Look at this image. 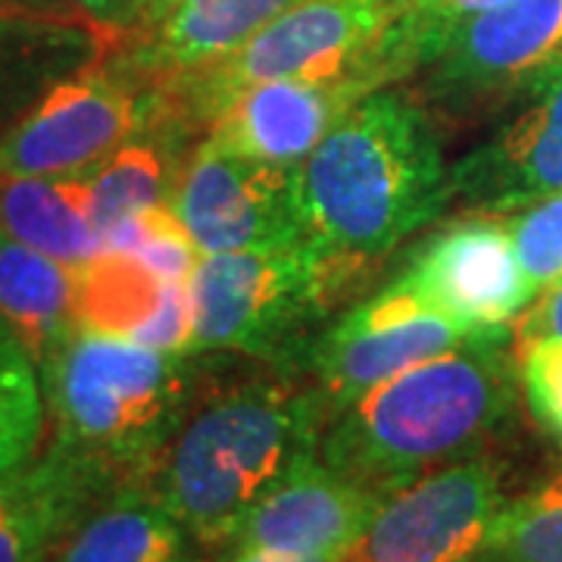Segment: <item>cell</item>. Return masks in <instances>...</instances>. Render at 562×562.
I'll use <instances>...</instances> for the list:
<instances>
[{
  "label": "cell",
  "mask_w": 562,
  "mask_h": 562,
  "mask_svg": "<svg viewBox=\"0 0 562 562\" xmlns=\"http://www.w3.org/2000/svg\"><path fill=\"white\" fill-rule=\"evenodd\" d=\"M447 201L450 172L428 110L397 91L362 98L294 172L297 241L325 303L353 297Z\"/></svg>",
  "instance_id": "cell-1"
},
{
  "label": "cell",
  "mask_w": 562,
  "mask_h": 562,
  "mask_svg": "<svg viewBox=\"0 0 562 562\" xmlns=\"http://www.w3.org/2000/svg\"><path fill=\"white\" fill-rule=\"evenodd\" d=\"M506 338H482L375 384L325 422L319 460L384 497L469 460L516 409Z\"/></svg>",
  "instance_id": "cell-2"
},
{
  "label": "cell",
  "mask_w": 562,
  "mask_h": 562,
  "mask_svg": "<svg viewBox=\"0 0 562 562\" xmlns=\"http://www.w3.org/2000/svg\"><path fill=\"white\" fill-rule=\"evenodd\" d=\"M328 409L291 372L228 387L188 409L154 472V497L201 547H225L247 513L319 450Z\"/></svg>",
  "instance_id": "cell-3"
},
{
  "label": "cell",
  "mask_w": 562,
  "mask_h": 562,
  "mask_svg": "<svg viewBox=\"0 0 562 562\" xmlns=\"http://www.w3.org/2000/svg\"><path fill=\"white\" fill-rule=\"evenodd\" d=\"M194 353L76 328L41 366L50 443L116 491L150 487L194 397Z\"/></svg>",
  "instance_id": "cell-4"
},
{
  "label": "cell",
  "mask_w": 562,
  "mask_h": 562,
  "mask_svg": "<svg viewBox=\"0 0 562 562\" xmlns=\"http://www.w3.org/2000/svg\"><path fill=\"white\" fill-rule=\"evenodd\" d=\"M194 347L235 350L279 366L303 357L313 325L331 313L319 288L316 266L301 241L213 254L191 276Z\"/></svg>",
  "instance_id": "cell-5"
},
{
  "label": "cell",
  "mask_w": 562,
  "mask_h": 562,
  "mask_svg": "<svg viewBox=\"0 0 562 562\" xmlns=\"http://www.w3.org/2000/svg\"><path fill=\"white\" fill-rule=\"evenodd\" d=\"M147 85L116 50L47 85L0 135V176L81 179L144 132Z\"/></svg>",
  "instance_id": "cell-6"
},
{
  "label": "cell",
  "mask_w": 562,
  "mask_h": 562,
  "mask_svg": "<svg viewBox=\"0 0 562 562\" xmlns=\"http://www.w3.org/2000/svg\"><path fill=\"white\" fill-rule=\"evenodd\" d=\"M497 338L428 310L401 281H391L369 301L357 303L310 344L303 369L319 391L328 419L375 384L465 344Z\"/></svg>",
  "instance_id": "cell-7"
},
{
  "label": "cell",
  "mask_w": 562,
  "mask_h": 562,
  "mask_svg": "<svg viewBox=\"0 0 562 562\" xmlns=\"http://www.w3.org/2000/svg\"><path fill=\"white\" fill-rule=\"evenodd\" d=\"M501 465L450 462L394 491L335 562H472L506 506Z\"/></svg>",
  "instance_id": "cell-8"
},
{
  "label": "cell",
  "mask_w": 562,
  "mask_h": 562,
  "mask_svg": "<svg viewBox=\"0 0 562 562\" xmlns=\"http://www.w3.org/2000/svg\"><path fill=\"white\" fill-rule=\"evenodd\" d=\"M294 172L210 135L181 157L169 206L206 257L297 241Z\"/></svg>",
  "instance_id": "cell-9"
},
{
  "label": "cell",
  "mask_w": 562,
  "mask_h": 562,
  "mask_svg": "<svg viewBox=\"0 0 562 562\" xmlns=\"http://www.w3.org/2000/svg\"><path fill=\"white\" fill-rule=\"evenodd\" d=\"M562 60V0H509L465 20L428 66L425 98L443 116H479Z\"/></svg>",
  "instance_id": "cell-10"
},
{
  "label": "cell",
  "mask_w": 562,
  "mask_h": 562,
  "mask_svg": "<svg viewBox=\"0 0 562 562\" xmlns=\"http://www.w3.org/2000/svg\"><path fill=\"white\" fill-rule=\"evenodd\" d=\"M428 310L469 325L479 335L506 328L535 301L538 288L525 276L509 222L472 216L447 225L409 260L397 279Z\"/></svg>",
  "instance_id": "cell-11"
},
{
  "label": "cell",
  "mask_w": 562,
  "mask_h": 562,
  "mask_svg": "<svg viewBox=\"0 0 562 562\" xmlns=\"http://www.w3.org/2000/svg\"><path fill=\"white\" fill-rule=\"evenodd\" d=\"M384 501L325 465L316 450L247 513L228 550L281 562L338 560Z\"/></svg>",
  "instance_id": "cell-12"
},
{
  "label": "cell",
  "mask_w": 562,
  "mask_h": 562,
  "mask_svg": "<svg viewBox=\"0 0 562 562\" xmlns=\"http://www.w3.org/2000/svg\"><path fill=\"white\" fill-rule=\"evenodd\" d=\"M525 106L450 169L465 210L506 213L562 191V60L525 88Z\"/></svg>",
  "instance_id": "cell-13"
},
{
  "label": "cell",
  "mask_w": 562,
  "mask_h": 562,
  "mask_svg": "<svg viewBox=\"0 0 562 562\" xmlns=\"http://www.w3.org/2000/svg\"><path fill=\"white\" fill-rule=\"evenodd\" d=\"M362 98L369 94L353 81H260L235 94L210 135L247 157L301 166Z\"/></svg>",
  "instance_id": "cell-14"
},
{
  "label": "cell",
  "mask_w": 562,
  "mask_h": 562,
  "mask_svg": "<svg viewBox=\"0 0 562 562\" xmlns=\"http://www.w3.org/2000/svg\"><path fill=\"white\" fill-rule=\"evenodd\" d=\"M116 487L98 469L47 443L0 482V562H47Z\"/></svg>",
  "instance_id": "cell-15"
},
{
  "label": "cell",
  "mask_w": 562,
  "mask_h": 562,
  "mask_svg": "<svg viewBox=\"0 0 562 562\" xmlns=\"http://www.w3.org/2000/svg\"><path fill=\"white\" fill-rule=\"evenodd\" d=\"M301 0H181L166 20L116 50L140 81L188 76L232 57Z\"/></svg>",
  "instance_id": "cell-16"
},
{
  "label": "cell",
  "mask_w": 562,
  "mask_h": 562,
  "mask_svg": "<svg viewBox=\"0 0 562 562\" xmlns=\"http://www.w3.org/2000/svg\"><path fill=\"white\" fill-rule=\"evenodd\" d=\"M76 266L0 232V328L38 362L50 360L76 325Z\"/></svg>",
  "instance_id": "cell-17"
},
{
  "label": "cell",
  "mask_w": 562,
  "mask_h": 562,
  "mask_svg": "<svg viewBox=\"0 0 562 562\" xmlns=\"http://www.w3.org/2000/svg\"><path fill=\"white\" fill-rule=\"evenodd\" d=\"M0 232L54 260L76 266L103 254L91 213L88 179H7L0 176Z\"/></svg>",
  "instance_id": "cell-18"
},
{
  "label": "cell",
  "mask_w": 562,
  "mask_h": 562,
  "mask_svg": "<svg viewBox=\"0 0 562 562\" xmlns=\"http://www.w3.org/2000/svg\"><path fill=\"white\" fill-rule=\"evenodd\" d=\"M188 541L150 487H122L47 562H188Z\"/></svg>",
  "instance_id": "cell-19"
},
{
  "label": "cell",
  "mask_w": 562,
  "mask_h": 562,
  "mask_svg": "<svg viewBox=\"0 0 562 562\" xmlns=\"http://www.w3.org/2000/svg\"><path fill=\"white\" fill-rule=\"evenodd\" d=\"M76 325L110 338H135L157 313L166 281L138 257L103 250L76 269Z\"/></svg>",
  "instance_id": "cell-20"
},
{
  "label": "cell",
  "mask_w": 562,
  "mask_h": 562,
  "mask_svg": "<svg viewBox=\"0 0 562 562\" xmlns=\"http://www.w3.org/2000/svg\"><path fill=\"white\" fill-rule=\"evenodd\" d=\"M76 29L85 25L38 13H0V120L20 113L47 85L72 69L69 54Z\"/></svg>",
  "instance_id": "cell-21"
},
{
  "label": "cell",
  "mask_w": 562,
  "mask_h": 562,
  "mask_svg": "<svg viewBox=\"0 0 562 562\" xmlns=\"http://www.w3.org/2000/svg\"><path fill=\"white\" fill-rule=\"evenodd\" d=\"M179 162L166 140L140 132L91 169L85 179L91 184V213L101 238L116 222L169 203Z\"/></svg>",
  "instance_id": "cell-22"
},
{
  "label": "cell",
  "mask_w": 562,
  "mask_h": 562,
  "mask_svg": "<svg viewBox=\"0 0 562 562\" xmlns=\"http://www.w3.org/2000/svg\"><path fill=\"white\" fill-rule=\"evenodd\" d=\"M44 419L47 406L38 362L0 328V482L38 460Z\"/></svg>",
  "instance_id": "cell-23"
},
{
  "label": "cell",
  "mask_w": 562,
  "mask_h": 562,
  "mask_svg": "<svg viewBox=\"0 0 562 562\" xmlns=\"http://www.w3.org/2000/svg\"><path fill=\"white\" fill-rule=\"evenodd\" d=\"M479 562H562V472L503 506Z\"/></svg>",
  "instance_id": "cell-24"
},
{
  "label": "cell",
  "mask_w": 562,
  "mask_h": 562,
  "mask_svg": "<svg viewBox=\"0 0 562 562\" xmlns=\"http://www.w3.org/2000/svg\"><path fill=\"white\" fill-rule=\"evenodd\" d=\"M103 250L132 254L144 260L162 281H191L198 269V244L181 225L176 210L169 203L150 206L128 220L116 222L103 235Z\"/></svg>",
  "instance_id": "cell-25"
},
{
  "label": "cell",
  "mask_w": 562,
  "mask_h": 562,
  "mask_svg": "<svg viewBox=\"0 0 562 562\" xmlns=\"http://www.w3.org/2000/svg\"><path fill=\"white\" fill-rule=\"evenodd\" d=\"M525 276L541 291L562 279V191L525 206L509 222Z\"/></svg>",
  "instance_id": "cell-26"
},
{
  "label": "cell",
  "mask_w": 562,
  "mask_h": 562,
  "mask_svg": "<svg viewBox=\"0 0 562 562\" xmlns=\"http://www.w3.org/2000/svg\"><path fill=\"white\" fill-rule=\"evenodd\" d=\"M509 0H419L406 3V25L409 38L419 57V69H428L438 60L447 38L460 29L462 22L487 13L494 7H503Z\"/></svg>",
  "instance_id": "cell-27"
},
{
  "label": "cell",
  "mask_w": 562,
  "mask_h": 562,
  "mask_svg": "<svg viewBox=\"0 0 562 562\" xmlns=\"http://www.w3.org/2000/svg\"><path fill=\"white\" fill-rule=\"evenodd\" d=\"M54 16L91 29L103 50H122L140 38V0H41Z\"/></svg>",
  "instance_id": "cell-28"
},
{
  "label": "cell",
  "mask_w": 562,
  "mask_h": 562,
  "mask_svg": "<svg viewBox=\"0 0 562 562\" xmlns=\"http://www.w3.org/2000/svg\"><path fill=\"white\" fill-rule=\"evenodd\" d=\"M135 344L160 353H191L194 347V301L188 281H166L157 313L135 331Z\"/></svg>",
  "instance_id": "cell-29"
},
{
  "label": "cell",
  "mask_w": 562,
  "mask_h": 562,
  "mask_svg": "<svg viewBox=\"0 0 562 562\" xmlns=\"http://www.w3.org/2000/svg\"><path fill=\"white\" fill-rule=\"evenodd\" d=\"M516 366L531 413L562 441V344H541Z\"/></svg>",
  "instance_id": "cell-30"
},
{
  "label": "cell",
  "mask_w": 562,
  "mask_h": 562,
  "mask_svg": "<svg viewBox=\"0 0 562 562\" xmlns=\"http://www.w3.org/2000/svg\"><path fill=\"white\" fill-rule=\"evenodd\" d=\"M509 338V353L516 362L541 344H562V279L547 284L541 297L528 303V310L513 322Z\"/></svg>",
  "instance_id": "cell-31"
},
{
  "label": "cell",
  "mask_w": 562,
  "mask_h": 562,
  "mask_svg": "<svg viewBox=\"0 0 562 562\" xmlns=\"http://www.w3.org/2000/svg\"><path fill=\"white\" fill-rule=\"evenodd\" d=\"M181 0H140V35L154 32Z\"/></svg>",
  "instance_id": "cell-32"
},
{
  "label": "cell",
  "mask_w": 562,
  "mask_h": 562,
  "mask_svg": "<svg viewBox=\"0 0 562 562\" xmlns=\"http://www.w3.org/2000/svg\"><path fill=\"white\" fill-rule=\"evenodd\" d=\"M0 13H38V16H54L41 0H0Z\"/></svg>",
  "instance_id": "cell-33"
},
{
  "label": "cell",
  "mask_w": 562,
  "mask_h": 562,
  "mask_svg": "<svg viewBox=\"0 0 562 562\" xmlns=\"http://www.w3.org/2000/svg\"><path fill=\"white\" fill-rule=\"evenodd\" d=\"M225 562H281V560H266V557H254V553H232V560ZM306 562H335V560H306Z\"/></svg>",
  "instance_id": "cell-34"
},
{
  "label": "cell",
  "mask_w": 562,
  "mask_h": 562,
  "mask_svg": "<svg viewBox=\"0 0 562 562\" xmlns=\"http://www.w3.org/2000/svg\"><path fill=\"white\" fill-rule=\"evenodd\" d=\"M401 3H419V0H401Z\"/></svg>",
  "instance_id": "cell-35"
},
{
  "label": "cell",
  "mask_w": 562,
  "mask_h": 562,
  "mask_svg": "<svg viewBox=\"0 0 562 562\" xmlns=\"http://www.w3.org/2000/svg\"><path fill=\"white\" fill-rule=\"evenodd\" d=\"M472 562H479V560H472Z\"/></svg>",
  "instance_id": "cell-36"
}]
</instances>
